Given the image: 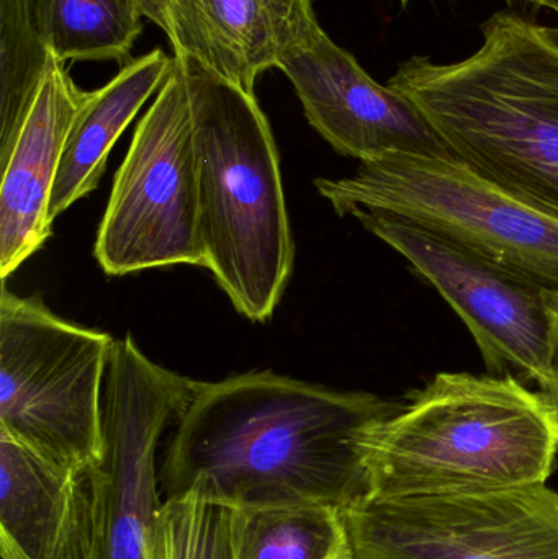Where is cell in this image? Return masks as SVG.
Wrapping results in <instances>:
<instances>
[{
	"instance_id": "1",
	"label": "cell",
	"mask_w": 558,
	"mask_h": 559,
	"mask_svg": "<svg viewBox=\"0 0 558 559\" xmlns=\"http://www.w3.org/2000/svg\"><path fill=\"white\" fill-rule=\"evenodd\" d=\"M400 403L272 371L199 383L176 420L159 472L167 498L233 508L330 506L370 498L364 436Z\"/></svg>"
},
{
	"instance_id": "2",
	"label": "cell",
	"mask_w": 558,
	"mask_h": 559,
	"mask_svg": "<svg viewBox=\"0 0 558 559\" xmlns=\"http://www.w3.org/2000/svg\"><path fill=\"white\" fill-rule=\"evenodd\" d=\"M482 36L461 61L413 56L389 87L425 115L455 159L558 218V29L497 12Z\"/></svg>"
},
{
	"instance_id": "3",
	"label": "cell",
	"mask_w": 558,
	"mask_h": 559,
	"mask_svg": "<svg viewBox=\"0 0 558 559\" xmlns=\"http://www.w3.org/2000/svg\"><path fill=\"white\" fill-rule=\"evenodd\" d=\"M360 449L376 499L546 485L558 411L513 377L439 373L370 427Z\"/></svg>"
},
{
	"instance_id": "4",
	"label": "cell",
	"mask_w": 558,
	"mask_h": 559,
	"mask_svg": "<svg viewBox=\"0 0 558 559\" xmlns=\"http://www.w3.org/2000/svg\"><path fill=\"white\" fill-rule=\"evenodd\" d=\"M189 94L205 269L245 318L271 319L295 264L281 160L254 94L174 52Z\"/></svg>"
},
{
	"instance_id": "5",
	"label": "cell",
	"mask_w": 558,
	"mask_h": 559,
	"mask_svg": "<svg viewBox=\"0 0 558 559\" xmlns=\"http://www.w3.org/2000/svg\"><path fill=\"white\" fill-rule=\"evenodd\" d=\"M314 187L340 216L380 213L415 223L558 299V218L455 157L389 154Z\"/></svg>"
},
{
	"instance_id": "6",
	"label": "cell",
	"mask_w": 558,
	"mask_h": 559,
	"mask_svg": "<svg viewBox=\"0 0 558 559\" xmlns=\"http://www.w3.org/2000/svg\"><path fill=\"white\" fill-rule=\"evenodd\" d=\"M115 338L0 295V433L72 469L104 453V386Z\"/></svg>"
},
{
	"instance_id": "7",
	"label": "cell",
	"mask_w": 558,
	"mask_h": 559,
	"mask_svg": "<svg viewBox=\"0 0 558 559\" xmlns=\"http://www.w3.org/2000/svg\"><path fill=\"white\" fill-rule=\"evenodd\" d=\"M94 252L108 275L206 265L192 110L176 58L115 174Z\"/></svg>"
},
{
	"instance_id": "8",
	"label": "cell",
	"mask_w": 558,
	"mask_h": 559,
	"mask_svg": "<svg viewBox=\"0 0 558 559\" xmlns=\"http://www.w3.org/2000/svg\"><path fill=\"white\" fill-rule=\"evenodd\" d=\"M343 518L351 559H558V491L547 485L367 498Z\"/></svg>"
},
{
	"instance_id": "9",
	"label": "cell",
	"mask_w": 558,
	"mask_h": 559,
	"mask_svg": "<svg viewBox=\"0 0 558 559\" xmlns=\"http://www.w3.org/2000/svg\"><path fill=\"white\" fill-rule=\"evenodd\" d=\"M195 383L151 360L131 335L114 341L104 386V453L94 468L98 559H147L164 502L157 445Z\"/></svg>"
},
{
	"instance_id": "10",
	"label": "cell",
	"mask_w": 558,
	"mask_h": 559,
	"mask_svg": "<svg viewBox=\"0 0 558 559\" xmlns=\"http://www.w3.org/2000/svg\"><path fill=\"white\" fill-rule=\"evenodd\" d=\"M353 218L441 293L474 335L490 374L533 381L544 390L557 298L415 223L366 212Z\"/></svg>"
},
{
	"instance_id": "11",
	"label": "cell",
	"mask_w": 558,
	"mask_h": 559,
	"mask_svg": "<svg viewBox=\"0 0 558 559\" xmlns=\"http://www.w3.org/2000/svg\"><path fill=\"white\" fill-rule=\"evenodd\" d=\"M277 69L294 85L308 123L337 153L360 163L395 153L454 157L425 115L405 95L373 81L317 16L285 49Z\"/></svg>"
},
{
	"instance_id": "12",
	"label": "cell",
	"mask_w": 558,
	"mask_h": 559,
	"mask_svg": "<svg viewBox=\"0 0 558 559\" xmlns=\"http://www.w3.org/2000/svg\"><path fill=\"white\" fill-rule=\"evenodd\" d=\"M88 92L49 52L25 120L0 157V278L5 283L51 238L49 202L69 131Z\"/></svg>"
},
{
	"instance_id": "13",
	"label": "cell",
	"mask_w": 558,
	"mask_h": 559,
	"mask_svg": "<svg viewBox=\"0 0 558 559\" xmlns=\"http://www.w3.org/2000/svg\"><path fill=\"white\" fill-rule=\"evenodd\" d=\"M0 547L22 559H98L94 468H64L0 433Z\"/></svg>"
},
{
	"instance_id": "14",
	"label": "cell",
	"mask_w": 558,
	"mask_h": 559,
	"mask_svg": "<svg viewBox=\"0 0 558 559\" xmlns=\"http://www.w3.org/2000/svg\"><path fill=\"white\" fill-rule=\"evenodd\" d=\"M173 15L174 52L193 56L251 94L317 16L311 0H173Z\"/></svg>"
},
{
	"instance_id": "15",
	"label": "cell",
	"mask_w": 558,
	"mask_h": 559,
	"mask_svg": "<svg viewBox=\"0 0 558 559\" xmlns=\"http://www.w3.org/2000/svg\"><path fill=\"white\" fill-rule=\"evenodd\" d=\"M173 64L174 58L156 48L130 59L108 84L88 92L62 151L49 202L51 223L97 189L111 147L138 111L163 87Z\"/></svg>"
},
{
	"instance_id": "16",
	"label": "cell",
	"mask_w": 558,
	"mask_h": 559,
	"mask_svg": "<svg viewBox=\"0 0 558 559\" xmlns=\"http://www.w3.org/2000/svg\"><path fill=\"white\" fill-rule=\"evenodd\" d=\"M235 559H351L343 511L314 504L235 508Z\"/></svg>"
},
{
	"instance_id": "17",
	"label": "cell",
	"mask_w": 558,
	"mask_h": 559,
	"mask_svg": "<svg viewBox=\"0 0 558 559\" xmlns=\"http://www.w3.org/2000/svg\"><path fill=\"white\" fill-rule=\"evenodd\" d=\"M49 52L66 61H130L143 32L138 0H43Z\"/></svg>"
},
{
	"instance_id": "18",
	"label": "cell",
	"mask_w": 558,
	"mask_h": 559,
	"mask_svg": "<svg viewBox=\"0 0 558 559\" xmlns=\"http://www.w3.org/2000/svg\"><path fill=\"white\" fill-rule=\"evenodd\" d=\"M48 55L43 0H0V157L25 120Z\"/></svg>"
},
{
	"instance_id": "19",
	"label": "cell",
	"mask_w": 558,
	"mask_h": 559,
	"mask_svg": "<svg viewBox=\"0 0 558 559\" xmlns=\"http://www.w3.org/2000/svg\"><path fill=\"white\" fill-rule=\"evenodd\" d=\"M147 559H235V508L195 495L161 506Z\"/></svg>"
},
{
	"instance_id": "20",
	"label": "cell",
	"mask_w": 558,
	"mask_h": 559,
	"mask_svg": "<svg viewBox=\"0 0 558 559\" xmlns=\"http://www.w3.org/2000/svg\"><path fill=\"white\" fill-rule=\"evenodd\" d=\"M144 16L159 26L167 38H174L173 0H138Z\"/></svg>"
},
{
	"instance_id": "21",
	"label": "cell",
	"mask_w": 558,
	"mask_h": 559,
	"mask_svg": "<svg viewBox=\"0 0 558 559\" xmlns=\"http://www.w3.org/2000/svg\"><path fill=\"white\" fill-rule=\"evenodd\" d=\"M543 393L553 401L558 411V318L550 345L549 367H547V383Z\"/></svg>"
},
{
	"instance_id": "22",
	"label": "cell",
	"mask_w": 558,
	"mask_h": 559,
	"mask_svg": "<svg viewBox=\"0 0 558 559\" xmlns=\"http://www.w3.org/2000/svg\"><path fill=\"white\" fill-rule=\"evenodd\" d=\"M508 2H514V0H508ZM517 2L533 3V5L547 7L550 10L558 7V0H517Z\"/></svg>"
},
{
	"instance_id": "23",
	"label": "cell",
	"mask_w": 558,
	"mask_h": 559,
	"mask_svg": "<svg viewBox=\"0 0 558 559\" xmlns=\"http://www.w3.org/2000/svg\"><path fill=\"white\" fill-rule=\"evenodd\" d=\"M0 550H2V559H22L19 557V555L13 554L12 550H9V548L0 547Z\"/></svg>"
},
{
	"instance_id": "24",
	"label": "cell",
	"mask_w": 558,
	"mask_h": 559,
	"mask_svg": "<svg viewBox=\"0 0 558 559\" xmlns=\"http://www.w3.org/2000/svg\"><path fill=\"white\" fill-rule=\"evenodd\" d=\"M402 3H405L406 5V3H408V0H402Z\"/></svg>"
},
{
	"instance_id": "25",
	"label": "cell",
	"mask_w": 558,
	"mask_h": 559,
	"mask_svg": "<svg viewBox=\"0 0 558 559\" xmlns=\"http://www.w3.org/2000/svg\"><path fill=\"white\" fill-rule=\"evenodd\" d=\"M554 12H557V13H558V7H556V9H554Z\"/></svg>"
}]
</instances>
